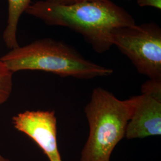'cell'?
I'll return each mask as SVG.
<instances>
[{
	"instance_id": "6da1fadb",
	"label": "cell",
	"mask_w": 161,
	"mask_h": 161,
	"mask_svg": "<svg viewBox=\"0 0 161 161\" xmlns=\"http://www.w3.org/2000/svg\"><path fill=\"white\" fill-rule=\"evenodd\" d=\"M49 26L66 27L81 35L97 53L114 46L112 33L117 28L136 24L132 16L110 0L60 5L40 0L26 10Z\"/></svg>"
},
{
	"instance_id": "7a4b0ae2",
	"label": "cell",
	"mask_w": 161,
	"mask_h": 161,
	"mask_svg": "<svg viewBox=\"0 0 161 161\" xmlns=\"http://www.w3.org/2000/svg\"><path fill=\"white\" fill-rule=\"evenodd\" d=\"M0 61L13 74L22 70H39L60 77L90 80L107 77L113 69L84 58L74 47L52 38L35 41L10 50Z\"/></svg>"
},
{
	"instance_id": "3957f363",
	"label": "cell",
	"mask_w": 161,
	"mask_h": 161,
	"mask_svg": "<svg viewBox=\"0 0 161 161\" xmlns=\"http://www.w3.org/2000/svg\"><path fill=\"white\" fill-rule=\"evenodd\" d=\"M136 100V96L119 100L101 87L92 90L84 109L90 130L80 161H110L114 150L125 137Z\"/></svg>"
},
{
	"instance_id": "277c9868",
	"label": "cell",
	"mask_w": 161,
	"mask_h": 161,
	"mask_svg": "<svg viewBox=\"0 0 161 161\" xmlns=\"http://www.w3.org/2000/svg\"><path fill=\"white\" fill-rule=\"evenodd\" d=\"M116 46L138 72L161 80V29L154 22L117 28L112 33Z\"/></svg>"
},
{
	"instance_id": "5b68a950",
	"label": "cell",
	"mask_w": 161,
	"mask_h": 161,
	"mask_svg": "<svg viewBox=\"0 0 161 161\" xmlns=\"http://www.w3.org/2000/svg\"><path fill=\"white\" fill-rule=\"evenodd\" d=\"M141 90L127 124L125 137L128 140L161 135V80L149 79Z\"/></svg>"
},
{
	"instance_id": "8992f818",
	"label": "cell",
	"mask_w": 161,
	"mask_h": 161,
	"mask_svg": "<svg viewBox=\"0 0 161 161\" xmlns=\"http://www.w3.org/2000/svg\"><path fill=\"white\" fill-rule=\"evenodd\" d=\"M12 122L39 146L48 161H63L58 147L55 110H26L14 116Z\"/></svg>"
},
{
	"instance_id": "52a82bcc",
	"label": "cell",
	"mask_w": 161,
	"mask_h": 161,
	"mask_svg": "<svg viewBox=\"0 0 161 161\" xmlns=\"http://www.w3.org/2000/svg\"><path fill=\"white\" fill-rule=\"evenodd\" d=\"M7 25L3 32V40L10 50L19 46L17 40V26L20 18L31 5V0H8Z\"/></svg>"
},
{
	"instance_id": "ba28073f",
	"label": "cell",
	"mask_w": 161,
	"mask_h": 161,
	"mask_svg": "<svg viewBox=\"0 0 161 161\" xmlns=\"http://www.w3.org/2000/svg\"><path fill=\"white\" fill-rule=\"evenodd\" d=\"M13 73L0 61V107L10 97L13 90Z\"/></svg>"
},
{
	"instance_id": "9c48e42d",
	"label": "cell",
	"mask_w": 161,
	"mask_h": 161,
	"mask_svg": "<svg viewBox=\"0 0 161 161\" xmlns=\"http://www.w3.org/2000/svg\"><path fill=\"white\" fill-rule=\"evenodd\" d=\"M140 7H150L158 10L161 9V0H136Z\"/></svg>"
},
{
	"instance_id": "30bf717a",
	"label": "cell",
	"mask_w": 161,
	"mask_h": 161,
	"mask_svg": "<svg viewBox=\"0 0 161 161\" xmlns=\"http://www.w3.org/2000/svg\"><path fill=\"white\" fill-rule=\"evenodd\" d=\"M48 3H51L56 4L60 5H69L75 3H79L86 1H103V0H42Z\"/></svg>"
},
{
	"instance_id": "8fae6325",
	"label": "cell",
	"mask_w": 161,
	"mask_h": 161,
	"mask_svg": "<svg viewBox=\"0 0 161 161\" xmlns=\"http://www.w3.org/2000/svg\"><path fill=\"white\" fill-rule=\"evenodd\" d=\"M0 161H10L9 159H8L7 158H6L5 157H4L3 156L1 155L0 154Z\"/></svg>"
},
{
	"instance_id": "7c38bea8",
	"label": "cell",
	"mask_w": 161,
	"mask_h": 161,
	"mask_svg": "<svg viewBox=\"0 0 161 161\" xmlns=\"http://www.w3.org/2000/svg\"><path fill=\"white\" fill-rule=\"evenodd\" d=\"M123 1H132V0H123Z\"/></svg>"
}]
</instances>
